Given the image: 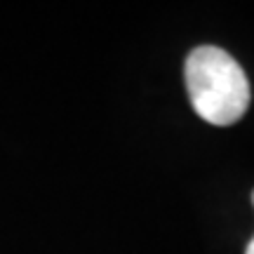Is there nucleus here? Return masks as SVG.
Returning a JSON list of instances; mask_svg holds the SVG:
<instances>
[{
	"mask_svg": "<svg viewBox=\"0 0 254 254\" xmlns=\"http://www.w3.org/2000/svg\"><path fill=\"white\" fill-rule=\"evenodd\" d=\"M245 254H254V238H252V240H250V245H247Z\"/></svg>",
	"mask_w": 254,
	"mask_h": 254,
	"instance_id": "nucleus-2",
	"label": "nucleus"
},
{
	"mask_svg": "<svg viewBox=\"0 0 254 254\" xmlns=\"http://www.w3.org/2000/svg\"><path fill=\"white\" fill-rule=\"evenodd\" d=\"M252 202H254V193H252Z\"/></svg>",
	"mask_w": 254,
	"mask_h": 254,
	"instance_id": "nucleus-3",
	"label": "nucleus"
},
{
	"mask_svg": "<svg viewBox=\"0 0 254 254\" xmlns=\"http://www.w3.org/2000/svg\"><path fill=\"white\" fill-rule=\"evenodd\" d=\"M186 90L193 111L205 123L226 127L245 116L250 106V80L243 66L226 50L200 45L186 59Z\"/></svg>",
	"mask_w": 254,
	"mask_h": 254,
	"instance_id": "nucleus-1",
	"label": "nucleus"
}]
</instances>
